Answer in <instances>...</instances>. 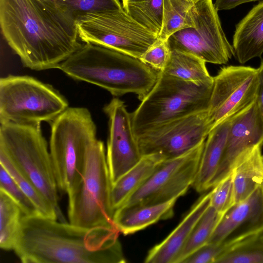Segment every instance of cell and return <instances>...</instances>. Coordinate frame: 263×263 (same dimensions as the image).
<instances>
[{
	"label": "cell",
	"mask_w": 263,
	"mask_h": 263,
	"mask_svg": "<svg viewBox=\"0 0 263 263\" xmlns=\"http://www.w3.org/2000/svg\"><path fill=\"white\" fill-rule=\"evenodd\" d=\"M212 87L159 72L153 87L130 113L136 138L168 122L208 110Z\"/></svg>",
	"instance_id": "obj_5"
},
{
	"label": "cell",
	"mask_w": 263,
	"mask_h": 263,
	"mask_svg": "<svg viewBox=\"0 0 263 263\" xmlns=\"http://www.w3.org/2000/svg\"><path fill=\"white\" fill-rule=\"evenodd\" d=\"M170 50L167 41L157 40L140 59L143 62L158 72L166 67L170 59Z\"/></svg>",
	"instance_id": "obj_33"
},
{
	"label": "cell",
	"mask_w": 263,
	"mask_h": 263,
	"mask_svg": "<svg viewBox=\"0 0 263 263\" xmlns=\"http://www.w3.org/2000/svg\"><path fill=\"white\" fill-rule=\"evenodd\" d=\"M194 26L171 35L167 42L170 50L194 55L205 63L225 64L234 55L232 45L222 28L212 0H199L192 7Z\"/></svg>",
	"instance_id": "obj_10"
},
{
	"label": "cell",
	"mask_w": 263,
	"mask_h": 263,
	"mask_svg": "<svg viewBox=\"0 0 263 263\" xmlns=\"http://www.w3.org/2000/svg\"><path fill=\"white\" fill-rule=\"evenodd\" d=\"M76 20L87 13L115 11L122 8L119 0H55Z\"/></svg>",
	"instance_id": "obj_30"
},
{
	"label": "cell",
	"mask_w": 263,
	"mask_h": 263,
	"mask_svg": "<svg viewBox=\"0 0 263 263\" xmlns=\"http://www.w3.org/2000/svg\"><path fill=\"white\" fill-rule=\"evenodd\" d=\"M108 118L106 159L112 184L141 159L130 114L122 100L114 98L103 108Z\"/></svg>",
	"instance_id": "obj_14"
},
{
	"label": "cell",
	"mask_w": 263,
	"mask_h": 263,
	"mask_svg": "<svg viewBox=\"0 0 263 263\" xmlns=\"http://www.w3.org/2000/svg\"><path fill=\"white\" fill-rule=\"evenodd\" d=\"M165 159L159 154L143 156L131 169L112 184L111 201L115 211L122 205L149 178Z\"/></svg>",
	"instance_id": "obj_22"
},
{
	"label": "cell",
	"mask_w": 263,
	"mask_h": 263,
	"mask_svg": "<svg viewBox=\"0 0 263 263\" xmlns=\"http://www.w3.org/2000/svg\"><path fill=\"white\" fill-rule=\"evenodd\" d=\"M262 162H263V155H262Z\"/></svg>",
	"instance_id": "obj_38"
},
{
	"label": "cell",
	"mask_w": 263,
	"mask_h": 263,
	"mask_svg": "<svg viewBox=\"0 0 263 263\" xmlns=\"http://www.w3.org/2000/svg\"><path fill=\"white\" fill-rule=\"evenodd\" d=\"M208 110L195 112L158 126L137 138L142 156H180L204 142L212 130Z\"/></svg>",
	"instance_id": "obj_12"
},
{
	"label": "cell",
	"mask_w": 263,
	"mask_h": 263,
	"mask_svg": "<svg viewBox=\"0 0 263 263\" xmlns=\"http://www.w3.org/2000/svg\"><path fill=\"white\" fill-rule=\"evenodd\" d=\"M178 199L155 204L120 207L114 212V225L124 235L134 233L159 220L172 217Z\"/></svg>",
	"instance_id": "obj_19"
},
{
	"label": "cell",
	"mask_w": 263,
	"mask_h": 263,
	"mask_svg": "<svg viewBox=\"0 0 263 263\" xmlns=\"http://www.w3.org/2000/svg\"><path fill=\"white\" fill-rule=\"evenodd\" d=\"M97 127L89 110L68 107L51 122L49 149L58 189L68 194L80 182Z\"/></svg>",
	"instance_id": "obj_4"
},
{
	"label": "cell",
	"mask_w": 263,
	"mask_h": 263,
	"mask_svg": "<svg viewBox=\"0 0 263 263\" xmlns=\"http://www.w3.org/2000/svg\"><path fill=\"white\" fill-rule=\"evenodd\" d=\"M259 144H263V123L255 100L232 117L222 157L209 189L215 186L231 172L241 156Z\"/></svg>",
	"instance_id": "obj_15"
},
{
	"label": "cell",
	"mask_w": 263,
	"mask_h": 263,
	"mask_svg": "<svg viewBox=\"0 0 263 263\" xmlns=\"http://www.w3.org/2000/svg\"><path fill=\"white\" fill-rule=\"evenodd\" d=\"M223 215L210 205L195 224L175 263H182L189 255L208 243Z\"/></svg>",
	"instance_id": "obj_27"
},
{
	"label": "cell",
	"mask_w": 263,
	"mask_h": 263,
	"mask_svg": "<svg viewBox=\"0 0 263 263\" xmlns=\"http://www.w3.org/2000/svg\"><path fill=\"white\" fill-rule=\"evenodd\" d=\"M193 4L187 0H163L162 25L158 39L167 41L175 32L193 27Z\"/></svg>",
	"instance_id": "obj_25"
},
{
	"label": "cell",
	"mask_w": 263,
	"mask_h": 263,
	"mask_svg": "<svg viewBox=\"0 0 263 263\" xmlns=\"http://www.w3.org/2000/svg\"><path fill=\"white\" fill-rule=\"evenodd\" d=\"M0 164L35 205L40 215L44 217L57 220V212L50 201L41 192L16 169L8 157L0 152Z\"/></svg>",
	"instance_id": "obj_29"
},
{
	"label": "cell",
	"mask_w": 263,
	"mask_h": 263,
	"mask_svg": "<svg viewBox=\"0 0 263 263\" xmlns=\"http://www.w3.org/2000/svg\"><path fill=\"white\" fill-rule=\"evenodd\" d=\"M57 90L28 76L0 79V123L41 125L51 122L68 107Z\"/></svg>",
	"instance_id": "obj_8"
},
{
	"label": "cell",
	"mask_w": 263,
	"mask_h": 263,
	"mask_svg": "<svg viewBox=\"0 0 263 263\" xmlns=\"http://www.w3.org/2000/svg\"><path fill=\"white\" fill-rule=\"evenodd\" d=\"M80 39L140 59L158 36L133 19L122 8L87 13L76 21Z\"/></svg>",
	"instance_id": "obj_9"
},
{
	"label": "cell",
	"mask_w": 263,
	"mask_h": 263,
	"mask_svg": "<svg viewBox=\"0 0 263 263\" xmlns=\"http://www.w3.org/2000/svg\"><path fill=\"white\" fill-rule=\"evenodd\" d=\"M24 214L18 204L0 190V247L14 250L22 226Z\"/></svg>",
	"instance_id": "obj_24"
},
{
	"label": "cell",
	"mask_w": 263,
	"mask_h": 263,
	"mask_svg": "<svg viewBox=\"0 0 263 263\" xmlns=\"http://www.w3.org/2000/svg\"><path fill=\"white\" fill-rule=\"evenodd\" d=\"M231 118L215 126L207 136L197 175L192 185L198 192H203L209 189L210 183L218 170L222 157Z\"/></svg>",
	"instance_id": "obj_20"
},
{
	"label": "cell",
	"mask_w": 263,
	"mask_h": 263,
	"mask_svg": "<svg viewBox=\"0 0 263 263\" xmlns=\"http://www.w3.org/2000/svg\"><path fill=\"white\" fill-rule=\"evenodd\" d=\"M115 228H86L24 215L14 251L23 263H122Z\"/></svg>",
	"instance_id": "obj_2"
},
{
	"label": "cell",
	"mask_w": 263,
	"mask_h": 263,
	"mask_svg": "<svg viewBox=\"0 0 263 263\" xmlns=\"http://www.w3.org/2000/svg\"><path fill=\"white\" fill-rule=\"evenodd\" d=\"M163 0H123V8L135 21L159 36L163 18Z\"/></svg>",
	"instance_id": "obj_26"
},
{
	"label": "cell",
	"mask_w": 263,
	"mask_h": 263,
	"mask_svg": "<svg viewBox=\"0 0 263 263\" xmlns=\"http://www.w3.org/2000/svg\"><path fill=\"white\" fill-rule=\"evenodd\" d=\"M212 189L210 205L224 214L235 204L232 171Z\"/></svg>",
	"instance_id": "obj_32"
},
{
	"label": "cell",
	"mask_w": 263,
	"mask_h": 263,
	"mask_svg": "<svg viewBox=\"0 0 263 263\" xmlns=\"http://www.w3.org/2000/svg\"><path fill=\"white\" fill-rule=\"evenodd\" d=\"M257 70L258 85L255 102L258 113L263 123V60L261 62Z\"/></svg>",
	"instance_id": "obj_35"
},
{
	"label": "cell",
	"mask_w": 263,
	"mask_h": 263,
	"mask_svg": "<svg viewBox=\"0 0 263 263\" xmlns=\"http://www.w3.org/2000/svg\"><path fill=\"white\" fill-rule=\"evenodd\" d=\"M234 56L245 64L263 54V1L254 6L236 25L233 36Z\"/></svg>",
	"instance_id": "obj_18"
},
{
	"label": "cell",
	"mask_w": 263,
	"mask_h": 263,
	"mask_svg": "<svg viewBox=\"0 0 263 263\" xmlns=\"http://www.w3.org/2000/svg\"><path fill=\"white\" fill-rule=\"evenodd\" d=\"M112 183L103 142L90 147L80 182L67 195L70 223L86 228L115 227Z\"/></svg>",
	"instance_id": "obj_7"
},
{
	"label": "cell",
	"mask_w": 263,
	"mask_h": 263,
	"mask_svg": "<svg viewBox=\"0 0 263 263\" xmlns=\"http://www.w3.org/2000/svg\"><path fill=\"white\" fill-rule=\"evenodd\" d=\"M0 190L6 192L18 204L25 216L41 215L35 205L1 164Z\"/></svg>",
	"instance_id": "obj_31"
},
{
	"label": "cell",
	"mask_w": 263,
	"mask_h": 263,
	"mask_svg": "<svg viewBox=\"0 0 263 263\" xmlns=\"http://www.w3.org/2000/svg\"><path fill=\"white\" fill-rule=\"evenodd\" d=\"M211 191L202 195L178 226L148 252L146 263H175L194 227L210 205Z\"/></svg>",
	"instance_id": "obj_17"
},
{
	"label": "cell",
	"mask_w": 263,
	"mask_h": 263,
	"mask_svg": "<svg viewBox=\"0 0 263 263\" xmlns=\"http://www.w3.org/2000/svg\"><path fill=\"white\" fill-rule=\"evenodd\" d=\"M58 69L74 80L99 86L115 97L132 93L140 101L159 75L139 58L89 43L82 45Z\"/></svg>",
	"instance_id": "obj_3"
},
{
	"label": "cell",
	"mask_w": 263,
	"mask_h": 263,
	"mask_svg": "<svg viewBox=\"0 0 263 263\" xmlns=\"http://www.w3.org/2000/svg\"><path fill=\"white\" fill-rule=\"evenodd\" d=\"M205 63L191 54L171 50L168 62L160 72L198 85H213L214 77L208 71Z\"/></svg>",
	"instance_id": "obj_23"
},
{
	"label": "cell",
	"mask_w": 263,
	"mask_h": 263,
	"mask_svg": "<svg viewBox=\"0 0 263 263\" xmlns=\"http://www.w3.org/2000/svg\"><path fill=\"white\" fill-rule=\"evenodd\" d=\"M262 145L258 144L248 151L233 166L235 203L248 197L263 184Z\"/></svg>",
	"instance_id": "obj_21"
},
{
	"label": "cell",
	"mask_w": 263,
	"mask_h": 263,
	"mask_svg": "<svg viewBox=\"0 0 263 263\" xmlns=\"http://www.w3.org/2000/svg\"><path fill=\"white\" fill-rule=\"evenodd\" d=\"M6 41L24 67L57 68L82 45L76 22L55 0H0Z\"/></svg>",
	"instance_id": "obj_1"
},
{
	"label": "cell",
	"mask_w": 263,
	"mask_h": 263,
	"mask_svg": "<svg viewBox=\"0 0 263 263\" xmlns=\"http://www.w3.org/2000/svg\"><path fill=\"white\" fill-rule=\"evenodd\" d=\"M215 263H263V232L235 243L223 252Z\"/></svg>",
	"instance_id": "obj_28"
},
{
	"label": "cell",
	"mask_w": 263,
	"mask_h": 263,
	"mask_svg": "<svg viewBox=\"0 0 263 263\" xmlns=\"http://www.w3.org/2000/svg\"><path fill=\"white\" fill-rule=\"evenodd\" d=\"M262 191H263V184H262Z\"/></svg>",
	"instance_id": "obj_39"
},
{
	"label": "cell",
	"mask_w": 263,
	"mask_h": 263,
	"mask_svg": "<svg viewBox=\"0 0 263 263\" xmlns=\"http://www.w3.org/2000/svg\"><path fill=\"white\" fill-rule=\"evenodd\" d=\"M263 232L262 185L245 199L235 203L222 216L208 243L233 245Z\"/></svg>",
	"instance_id": "obj_16"
},
{
	"label": "cell",
	"mask_w": 263,
	"mask_h": 263,
	"mask_svg": "<svg viewBox=\"0 0 263 263\" xmlns=\"http://www.w3.org/2000/svg\"><path fill=\"white\" fill-rule=\"evenodd\" d=\"M258 85L257 68L234 65L221 68L214 77L208 109L212 129L251 104Z\"/></svg>",
	"instance_id": "obj_13"
},
{
	"label": "cell",
	"mask_w": 263,
	"mask_h": 263,
	"mask_svg": "<svg viewBox=\"0 0 263 263\" xmlns=\"http://www.w3.org/2000/svg\"><path fill=\"white\" fill-rule=\"evenodd\" d=\"M187 1H188L189 2H190L192 3H195L198 2L199 0H187Z\"/></svg>",
	"instance_id": "obj_37"
},
{
	"label": "cell",
	"mask_w": 263,
	"mask_h": 263,
	"mask_svg": "<svg viewBox=\"0 0 263 263\" xmlns=\"http://www.w3.org/2000/svg\"><path fill=\"white\" fill-rule=\"evenodd\" d=\"M205 141L180 156L163 161L120 207L158 203L184 195L196 177Z\"/></svg>",
	"instance_id": "obj_11"
},
{
	"label": "cell",
	"mask_w": 263,
	"mask_h": 263,
	"mask_svg": "<svg viewBox=\"0 0 263 263\" xmlns=\"http://www.w3.org/2000/svg\"><path fill=\"white\" fill-rule=\"evenodd\" d=\"M0 152L50 201L59 221L65 222L59 205L50 151L41 125L1 123Z\"/></svg>",
	"instance_id": "obj_6"
},
{
	"label": "cell",
	"mask_w": 263,
	"mask_h": 263,
	"mask_svg": "<svg viewBox=\"0 0 263 263\" xmlns=\"http://www.w3.org/2000/svg\"><path fill=\"white\" fill-rule=\"evenodd\" d=\"M233 245L223 242L207 243L186 257L182 263H215L217 259Z\"/></svg>",
	"instance_id": "obj_34"
},
{
	"label": "cell",
	"mask_w": 263,
	"mask_h": 263,
	"mask_svg": "<svg viewBox=\"0 0 263 263\" xmlns=\"http://www.w3.org/2000/svg\"><path fill=\"white\" fill-rule=\"evenodd\" d=\"M257 1L259 0H216L214 5L216 10L219 11L232 9L241 4Z\"/></svg>",
	"instance_id": "obj_36"
}]
</instances>
